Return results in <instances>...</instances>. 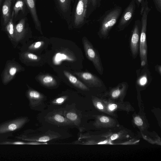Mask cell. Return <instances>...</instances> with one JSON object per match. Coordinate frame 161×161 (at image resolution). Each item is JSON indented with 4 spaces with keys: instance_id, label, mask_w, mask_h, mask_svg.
<instances>
[{
    "instance_id": "cell-5",
    "label": "cell",
    "mask_w": 161,
    "mask_h": 161,
    "mask_svg": "<svg viewBox=\"0 0 161 161\" xmlns=\"http://www.w3.org/2000/svg\"><path fill=\"white\" fill-rule=\"evenodd\" d=\"M59 135L54 132L48 131L41 134H36L31 131H26L17 136V139L29 142H45L53 139L59 138Z\"/></svg>"
},
{
    "instance_id": "cell-20",
    "label": "cell",
    "mask_w": 161,
    "mask_h": 161,
    "mask_svg": "<svg viewBox=\"0 0 161 161\" xmlns=\"http://www.w3.org/2000/svg\"><path fill=\"white\" fill-rule=\"evenodd\" d=\"M6 26L8 32L11 36H13L14 32V25L13 22V18L11 15Z\"/></svg>"
},
{
    "instance_id": "cell-4",
    "label": "cell",
    "mask_w": 161,
    "mask_h": 161,
    "mask_svg": "<svg viewBox=\"0 0 161 161\" xmlns=\"http://www.w3.org/2000/svg\"><path fill=\"white\" fill-rule=\"evenodd\" d=\"M82 41L87 58L92 63L100 75H102L103 69L98 53L86 37H84Z\"/></svg>"
},
{
    "instance_id": "cell-19",
    "label": "cell",
    "mask_w": 161,
    "mask_h": 161,
    "mask_svg": "<svg viewBox=\"0 0 161 161\" xmlns=\"http://www.w3.org/2000/svg\"><path fill=\"white\" fill-rule=\"evenodd\" d=\"M47 142H25L21 141H17L14 142H6L0 143V144H13V145H39L47 144Z\"/></svg>"
},
{
    "instance_id": "cell-16",
    "label": "cell",
    "mask_w": 161,
    "mask_h": 161,
    "mask_svg": "<svg viewBox=\"0 0 161 161\" xmlns=\"http://www.w3.org/2000/svg\"><path fill=\"white\" fill-rule=\"evenodd\" d=\"M63 73L69 81L75 86L82 90H88V87L85 85L70 72L64 70Z\"/></svg>"
},
{
    "instance_id": "cell-36",
    "label": "cell",
    "mask_w": 161,
    "mask_h": 161,
    "mask_svg": "<svg viewBox=\"0 0 161 161\" xmlns=\"http://www.w3.org/2000/svg\"><path fill=\"white\" fill-rule=\"evenodd\" d=\"M3 0H0V8L1 7Z\"/></svg>"
},
{
    "instance_id": "cell-28",
    "label": "cell",
    "mask_w": 161,
    "mask_h": 161,
    "mask_svg": "<svg viewBox=\"0 0 161 161\" xmlns=\"http://www.w3.org/2000/svg\"><path fill=\"white\" fill-rule=\"evenodd\" d=\"M90 2L92 11L93 9H94L97 7L98 3V0H90Z\"/></svg>"
},
{
    "instance_id": "cell-34",
    "label": "cell",
    "mask_w": 161,
    "mask_h": 161,
    "mask_svg": "<svg viewBox=\"0 0 161 161\" xmlns=\"http://www.w3.org/2000/svg\"><path fill=\"white\" fill-rule=\"evenodd\" d=\"M144 0H135V3H136L137 5L138 6L141 4H142L144 2Z\"/></svg>"
},
{
    "instance_id": "cell-30",
    "label": "cell",
    "mask_w": 161,
    "mask_h": 161,
    "mask_svg": "<svg viewBox=\"0 0 161 161\" xmlns=\"http://www.w3.org/2000/svg\"><path fill=\"white\" fill-rule=\"evenodd\" d=\"M100 121L103 123H107L108 122L109 119L108 117L106 116H102L100 119Z\"/></svg>"
},
{
    "instance_id": "cell-10",
    "label": "cell",
    "mask_w": 161,
    "mask_h": 161,
    "mask_svg": "<svg viewBox=\"0 0 161 161\" xmlns=\"http://www.w3.org/2000/svg\"><path fill=\"white\" fill-rule=\"evenodd\" d=\"M135 0H132L125 10L118 25L119 31L124 30L131 22L136 8Z\"/></svg>"
},
{
    "instance_id": "cell-27",
    "label": "cell",
    "mask_w": 161,
    "mask_h": 161,
    "mask_svg": "<svg viewBox=\"0 0 161 161\" xmlns=\"http://www.w3.org/2000/svg\"><path fill=\"white\" fill-rule=\"evenodd\" d=\"M135 123L138 126H141L143 124L142 119L139 117H136L134 119Z\"/></svg>"
},
{
    "instance_id": "cell-17",
    "label": "cell",
    "mask_w": 161,
    "mask_h": 161,
    "mask_svg": "<svg viewBox=\"0 0 161 161\" xmlns=\"http://www.w3.org/2000/svg\"><path fill=\"white\" fill-rule=\"evenodd\" d=\"M64 114L66 118L73 125L79 126L80 123V119L77 112L73 109L65 110Z\"/></svg>"
},
{
    "instance_id": "cell-18",
    "label": "cell",
    "mask_w": 161,
    "mask_h": 161,
    "mask_svg": "<svg viewBox=\"0 0 161 161\" xmlns=\"http://www.w3.org/2000/svg\"><path fill=\"white\" fill-rule=\"evenodd\" d=\"M39 80L42 85L46 86H53L57 84L55 79L50 75H40L39 77Z\"/></svg>"
},
{
    "instance_id": "cell-29",
    "label": "cell",
    "mask_w": 161,
    "mask_h": 161,
    "mask_svg": "<svg viewBox=\"0 0 161 161\" xmlns=\"http://www.w3.org/2000/svg\"><path fill=\"white\" fill-rule=\"evenodd\" d=\"M17 71V69L15 67H12L9 69V73L10 74L13 76L16 74Z\"/></svg>"
},
{
    "instance_id": "cell-2",
    "label": "cell",
    "mask_w": 161,
    "mask_h": 161,
    "mask_svg": "<svg viewBox=\"0 0 161 161\" xmlns=\"http://www.w3.org/2000/svg\"><path fill=\"white\" fill-rule=\"evenodd\" d=\"M147 0H145L143 5L141 6L140 14L141 20V32L140 37L139 50L142 66H144L147 63V45L146 41V31L147 15L151 10L148 7Z\"/></svg>"
},
{
    "instance_id": "cell-31",
    "label": "cell",
    "mask_w": 161,
    "mask_h": 161,
    "mask_svg": "<svg viewBox=\"0 0 161 161\" xmlns=\"http://www.w3.org/2000/svg\"><path fill=\"white\" fill-rule=\"evenodd\" d=\"M96 105L97 108L100 109H102L103 108V106L101 103L99 102H98L97 103Z\"/></svg>"
},
{
    "instance_id": "cell-22",
    "label": "cell",
    "mask_w": 161,
    "mask_h": 161,
    "mask_svg": "<svg viewBox=\"0 0 161 161\" xmlns=\"http://www.w3.org/2000/svg\"><path fill=\"white\" fill-rule=\"evenodd\" d=\"M126 82H124V84L122 89H120L119 87L116 88L112 92L111 95L112 97H115L119 96L121 93L123 89L126 88Z\"/></svg>"
},
{
    "instance_id": "cell-9",
    "label": "cell",
    "mask_w": 161,
    "mask_h": 161,
    "mask_svg": "<svg viewBox=\"0 0 161 161\" xmlns=\"http://www.w3.org/2000/svg\"><path fill=\"white\" fill-rule=\"evenodd\" d=\"M140 25L139 20L135 21L130 38V48L134 59L136 57L139 50Z\"/></svg>"
},
{
    "instance_id": "cell-32",
    "label": "cell",
    "mask_w": 161,
    "mask_h": 161,
    "mask_svg": "<svg viewBox=\"0 0 161 161\" xmlns=\"http://www.w3.org/2000/svg\"><path fill=\"white\" fill-rule=\"evenodd\" d=\"M119 137L118 135L117 134H114L111 136L110 138L112 140L116 139Z\"/></svg>"
},
{
    "instance_id": "cell-21",
    "label": "cell",
    "mask_w": 161,
    "mask_h": 161,
    "mask_svg": "<svg viewBox=\"0 0 161 161\" xmlns=\"http://www.w3.org/2000/svg\"><path fill=\"white\" fill-rule=\"evenodd\" d=\"M68 98V97L67 96L60 97L53 100L52 102V103L55 105H61L65 102Z\"/></svg>"
},
{
    "instance_id": "cell-12",
    "label": "cell",
    "mask_w": 161,
    "mask_h": 161,
    "mask_svg": "<svg viewBox=\"0 0 161 161\" xmlns=\"http://www.w3.org/2000/svg\"><path fill=\"white\" fill-rule=\"evenodd\" d=\"M30 13L36 29L42 34L41 22L37 14L36 2V0H25Z\"/></svg>"
},
{
    "instance_id": "cell-14",
    "label": "cell",
    "mask_w": 161,
    "mask_h": 161,
    "mask_svg": "<svg viewBox=\"0 0 161 161\" xmlns=\"http://www.w3.org/2000/svg\"><path fill=\"white\" fill-rule=\"evenodd\" d=\"M14 0H4L2 6V21L3 24L6 26L11 15V6Z\"/></svg>"
},
{
    "instance_id": "cell-26",
    "label": "cell",
    "mask_w": 161,
    "mask_h": 161,
    "mask_svg": "<svg viewBox=\"0 0 161 161\" xmlns=\"http://www.w3.org/2000/svg\"><path fill=\"white\" fill-rule=\"evenodd\" d=\"M156 8L160 13L161 12V0H153Z\"/></svg>"
},
{
    "instance_id": "cell-13",
    "label": "cell",
    "mask_w": 161,
    "mask_h": 161,
    "mask_svg": "<svg viewBox=\"0 0 161 161\" xmlns=\"http://www.w3.org/2000/svg\"><path fill=\"white\" fill-rule=\"evenodd\" d=\"M74 73L86 83L94 86H100L102 85L101 80L97 76L87 72H75Z\"/></svg>"
},
{
    "instance_id": "cell-3",
    "label": "cell",
    "mask_w": 161,
    "mask_h": 161,
    "mask_svg": "<svg viewBox=\"0 0 161 161\" xmlns=\"http://www.w3.org/2000/svg\"><path fill=\"white\" fill-rule=\"evenodd\" d=\"M121 8H115L104 17L101 22L98 34L100 38H105L112 28L116 23L121 13Z\"/></svg>"
},
{
    "instance_id": "cell-15",
    "label": "cell",
    "mask_w": 161,
    "mask_h": 161,
    "mask_svg": "<svg viewBox=\"0 0 161 161\" xmlns=\"http://www.w3.org/2000/svg\"><path fill=\"white\" fill-rule=\"evenodd\" d=\"M27 96L30 104L32 107H35L40 104L44 98V95L42 94L33 90H30L28 92Z\"/></svg>"
},
{
    "instance_id": "cell-35",
    "label": "cell",
    "mask_w": 161,
    "mask_h": 161,
    "mask_svg": "<svg viewBox=\"0 0 161 161\" xmlns=\"http://www.w3.org/2000/svg\"><path fill=\"white\" fill-rule=\"evenodd\" d=\"M156 68V70L159 73L160 75L161 74V66L160 65H157Z\"/></svg>"
},
{
    "instance_id": "cell-11",
    "label": "cell",
    "mask_w": 161,
    "mask_h": 161,
    "mask_svg": "<svg viewBox=\"0 0 161 161\" xmlns=\"http://www.w3.org/2000/svg\"><path fill=\"white\" fill-rule=\"evenodd\" d=\"M47 120L54 124L65 126L73 125L66 118L62 111H57L48 115Z\"/></svg>"
},
{
    "instance_id": "cell-6",
    "label": "cell",
    "mask_w": 161,
    "mask_h": 161,
    "mask_svg": "<svg viewBox=\"0 0 161 161\" xmlns=\"http://www.w3.org/2000/svg\"><path fill=\"white\" fill-rule=\"evenodd\" d=\"M74 0H54L56 9L61 17L71 26V4Z\"/></svg>"
},
{
    "instance_id": "cell-8",
    "label": "cell",
    "mask_w": 161,
    "mask_h": 161,
    "mask_svg": "<svg viewBox=\"0 0 161 161\" xmlns=\"http://www.w3.org/2000/svg\"><path fill=\"white\" fill-rule=\"evenodd\" d=\"M26 117H21L7 121L0 125V134L5 133L17 130L28 122Z\"/></svg>"
},
{
    "instance_id": "cell-33",
    "label": "cell",
    "mask_w": 161,
    "mask_h": 161,
    "mask_svg": "<svg viewBox=\"0 0 161 161\" xmlns=\"http://www.w3.org/2000/svg\"><path fill=\"white\" fill-rule=\"evenodd\" d=\"M117 107V105L116 104H113L109 106V108L110 110H112L116 108Z\"/></svg>"
},
{
    "instance_id": "cell-23",
    "label": "cell",
    "mask_w": 161,
    "mask_h": 161,
    "mask_svg": "<svg viewBox=\"0 0 161 161\" xmlns=\"http://www.w3.org/2000/svg\"><path fill=\"white\" fill-rule=\"evenodd\" d=\"M44 44L43 41H39L31 44L29 47L31 49L36 50L41 48Z\"/></svg>"
},
{
    "instance_id": "cell-24",
    "label": "cell",
    "mask_w": 161,
    "mask_h": 161,
    "mask_svg": "<svg viewBox=\"0 0 161 161\" xmlns=\"http://www.w3.org/2000/svg\"><path fill=\"white\" fill-rule=\"evenodd\" d=\"M27 57L32 60L37 61L40 59V58L37 55L31 53H28L26 54Z\"/></svg>"
},
{
    "instance_id": "cell-7",
    "label": "cell",
    "mask_w": 161,
    "mask_h": 161,
    "mask_svg": "<svg viewBox=\"0 0 161 161\" xmlns=\"http://www.w3.org/2000/svg\"><path fill=\"white\" fill-rule=\"evenodd\" d=\"M11 15L14 23L26 17L29 13L25 0H14Z\"/></svg>"
},
{
    "instance_id": "cell-1",
    "label": "cell",
    "mask_w": 161,
    "mask_h": 161,
    "mask_svg": "<svg viewBox=\"0 0 161 161\" xmlns=\"http://www.w3.org/2000/svg\"><path fill=\"white\" fill-rule=\"evenodd\" d=\"M92 12L90 0H75L71 17V26L80 28L88 22Z\"/></svg>"
},
{
    "instance_id": "cell-25",
    "label": "cell",
    "mask_w": 161,
    "mask_h": 161,
    "mask_svg": "<svg viewBox=\"0 0 161 161\" xmlns=\"http://www.w3.org/2000/svg\"><path fill=\"white\" fill-rule=\"evenodd\" d=\"M147 76L145 75L141 76L138 80V83H139L141 85H144L147 83Z\"/></svg>"
}]
</instances>
